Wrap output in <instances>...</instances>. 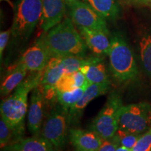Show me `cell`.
Returning a JSON list of instances; mask_svg holds the SVG:
<instances>
[{
    "label": "cell",
    "instance_id": "30bf717a",
    "mask_svg": "<svg viewBox=\"0 0 151 151\" xmlns=\"http://www.w3.org/2000/svg\"><path fill=\"white\" fill-rule=\"evenodd\" d=\"M109 83L91 84L87 87L82 97L74 105L72 106L68 111L67 116L69 125L77 123L82 117L87 106L95 98L105 94L109 91Z\"/></svg>",
    "mask_w": 151,
    "mask_h": 151
},
{
    "label": "cell",
    "instance_id": "d6a6232c",
    "mask_svg": "<svg viewBox=\"0 0 151 151\" xmlns=\"http://www.w3.org/2000/svg\"><path fill=\"white\" fill-rule=\"evenodd\" d=\"M67 1H74V0H67Z\"/></svg>",
    "mask_w": 151,
    "mask_h": 151
},
{
    "label": "cell",
    "instance_id": "e575fe53",
    "mask_svg": "<svg viewBox=\"0 0 151 151\" xmlns=\"http://www.w3.org/2000/svg\"><path fill=\"white\" fill-rule=\"evenodd\" d=\"M131 151H132V150H131Z\"/></svg>",
    "mask_w": 151,
    "mask_h": 151
},
{
    "label": "cell",
    "instance_id": "f1b7e54d",
    "mask_svg": "<svg viewBox=\"0 0 151 151\" xmlns=\"http://www.w3.org/2000/svg\"><path fill=\"white\" fill-rule=\"evenodd\" d=\"M73 81H74L75 88H81L85 86H89V83L87 81L86 75L81 70L77 71L72 73Z\"/></svg>",
    "mask_w": 151,
    "mask_h": 151
},
{
    "label": "cell",
    "instance_id": "7c38bea8",
    "mask_svg": "<svg viewBox=\"0 0 151 151\" xmlns=\"http://www.w3.org/2000/svg\"><path fill=\"white\" fill-rule=\"evenodd\" d=\"M65 13V0H42V15L39 24L43 32L59 24Z\"/></svg>",
    "mask_w": 151,
    "mask_h": 151
},
{
    "label": "cell",
    "instance_id": "8992f818",
    "mask_svg": "<svg viewBox=\"0 0 151 151\" xmlns=\"http://www.w3.org/2000/svg\"><path fill=\"white\" fill-rule=\"evenodd\" d=\"M119 129L143 134L151 127V104L139 102L122 105L119 112Z\"/></svg>",
    "mask_w": 151,
    "mask_h": 151
},
{
    "label": "cell",
    "instance_id": "44dd1931",
    "mask_svg": "<svg viewBox=\"0 0 151 151\" xmlns=\"http://www.w3.org/2000/svg\"><path fill=\"white\" fill-rule=\"evenodd\" d=\"M88 86L77 88L67 92H57L56 97L62 109L68 113L69 109L75 104L83 95Z\"/></svg>",
    "mask_w": 151,
    "mask_h": 151
},
{
    "label": "cell",
    "instance_id": "8fae6325",
    "mask_svg": "<svg viewBox=\"0 0 151 151\" xmlns=\"http://www.w3.org/2000/svg\"><path fill=\"white\" fill-rule=\"evenodd\" d=\"M44 94L41 84L32 90L27 116V126L33 136H40L43 116Z\"/></svg>",
    "mask_w": 151,
    "mask_h": 151
},
{
    "label": "cell",
    "instance_id": "ffe728a7",
    "mask_svg": "<svg viewBox=\"0 0 151 151\" xmlns=\"http://www.w3.org/2000/svg\"><path fill=\"white\" fill-rule=\"evenodd\" d=\"M139 45L141 64L151 79V33L142 34L139 39Z\"/></svg>",
    "mask_w": 151,
    "mask_h": 151
},
{
    "label": "cell",
    "instance_id": "7402d4cb",
    "mask_svg": "<svg viewBox=\"0 0 151 151\" xmlns=\"http://www.w3.org/2000/svg\"><path fill=\"white\" fill-rule=\"evenodd\" d=\"M60 58L64 73L67 74H72L76 71H79L89 62L90 60V58L79 56H65Z\"/></svg>",
    "mask_w": 151,
    "mask_h": 151
},
{
    "label": "cell",
    "instance_id": "3957f363",
    "mask_svg": "<svg viewBox=\"0 0 151 151\" xmlns=\"http://www.w3.org/2000/svg\"><path fill=\"white\" fill-rule=\"evenodd\" d=\"M108 55L113 76L120 83L134 80L138 69L132 49L120 34H114L111 39V48Z\"/></svg>",
    "mask_w": 151,
    "mask_h": 151
},
{
    "label": "cell",
    "instance_id": "4316f807",
    "mask_svg": "<svg viewBox=\"0 0 151 151\" xmlns=\"http://www.w3.org/2000/svg\"><path fill=\"white\" fill-rule=\"evenodd\" d=\"M120 141L116 134L110 139H104L101 146L97 151H116L119 146H120Z\"/></svg>",
    "mask_w": 151,
    "mask_h": 151
},
{
    "label": "cell",
    "instance_id": "4fadbf2b",
    "mask_svg": "<svg viewBox=\"0 0 151 151\" xmlns=\"http://www.w3.org/2000/svg\"><path fill=\"white\" fill-rule=\"evenodd\" d=\"M69 138L76 151H97L104 139L92 130L71 128Z\"/></svg>",
    "mask_w": 151,
    "mask_h": 151
},
{
    "label": "cell",
    "instance_id": "d6986e66",
    "mask_svg": "<svg viewBox=\"0 0 151 151\" xmlns=\"http://www.w3.org/2000/svg\"><path fill=\"white\" fill-rule=\"evenodd\" d=\"M93 8L106 20H114L119 16L120 6L118 0H82Z\"/></svg>",
    "mask_w": 151,
    "mask_h": 151
},
{
    "label": "cell",
    "instance_id": "83f0119b",
    "mask_svg": "<svg viewBox=\"0 0 151 151\" xmlns=\"http://www.w3.org/2000/svg\"><path fill=\"white\" fill-rule=\"evenodd\" d=\"M11 35V29H9L5 31H1L0 33V60L2 62L3 54L4 50L8 44L9 38Z\"/></svg>",
    "mask_w": 151,
    "mask_h": 151
},
{
    "label": "cell",
    "instance_id": "2e32d148",
    "mask_svg": "<svg viewBox=\"0 0 151 151\" xmlns=\"http://www.w3.org/2000/svg\"><path fill=\"white\" fill-rule=\"evenodd\" d=\"M80 70L86 75L89 85L109 83V80L103 58H90L89 62Z\"/></svg>",
    "mask_w": 151,
    "mask_h": 151
},
{
    "label": "cell",
    "instance_id": "f546056e",
    "mask_svg": "<svg viewBox=\"0 0 151 151\" xmlns=\"http://www.w3.org/2000/svg\"><path fill=\"white\" fill-rule=\"evenodd\" d=\"M130 2L137 4H148L150 3L151 0H128Z\"/></svg>",
    "mask_w": 151,
    "mask_h": 151
},
{
    "label": "cell",
    "instance_id": "4dcf8cb0",
    "mask_svg": "<svg viewBox=\"0 0 151 151\" xmlns=\"http://www.w3.org/2000/svg\"><path fill=\"white\" fill-rule=\"evenodd\" d=\"M131 150H132L131 149L127 148V147L120 145V146H119L118 147V148L116 149V151H131Z\"/></svg>",
    "mask_w": 151,
    "mask_h": 151
},
{
    "label": "cell",
    "instance_id": "9c48e42d",
    "mask_svg": "<svg viewBox=\"0 0 151 151\" xmlns=\"http://www.w3.org/2000/svg\"><path fill=\"white\" fill-rule=\"evenodd\" d=\"M50 56L41 35L35 43L22 54L20 62H22L29 72H38L44 70Z\"/></svg>",
    "mask_w": 151,
    "mask_h": 151
},
{
    "label": "cell",
    "instance_id": "5bb4252c",
    "mask_svg": "<svg viewBox=\"0 0 151 151\" xmlns=\"http://www.w3.org/2000/svg\"><path fill=\"white\" fill-rule=\"evenodd\" d=\"M87 47L97 55H109L111 48V39L109 34L100 30L77 27Z\"/></svg>",
    "mask_w": 151,
    "mask_h": 151
},
{
    "label": "cell",
    "instance_id": "1f68e13d",
    "mask_svg": "<svg viewBox=\"0 0 151 151\" xmlns=\"http://www.w3.org/2000/svg\"><path fill=\"white\" fill-rule=\"evenodd\" d=\"M1 1H7V2L10 4V5H11V6H13V4H12V3L11 2L10 0H1Z\"/></svg>",
    "mask_w": 151,
    "mask_h": 151
},
{
    "label": "cell",
    "instance_id": "ba28073f",
    "mask_svg": "<svg viewBox=\"0 0 151 151\" xmlns=\"http://www.w3.org/2000/svg\"><path fill=\"white\" fill-rule=\"evenodd\" d=\"M71 20L77 27L100 30L109 34L106 20L88 3L80 0L68 1Z\"/></svg>",
    "mask_w": 151,
    "mask_h": 151
},
{
    "label": "cell",
    "instance_id": "d4e9b609",
    "mask_svg": "<svg viewBox=\"0 0 151 151\" xmlns=\"http://www.w3.org/2000/svg\"><path fill=\"white\" fill-rule=\"evenodd\" d=\"M132 151H151V127L146 132L142 134Z\"/></svg>",
    "mask_w": 151,
    "mask_h": 151
},
{
    "label": "cell",
    "instance_id": "836d02e7",
    "mask_svg": "<svg viewBox=\"0 0 151 151\" xmlns=\"http://www.w3.org/2000/svg\"><path fill=\"white\" fill-rule=\"evenodd\" d=\"M150 4H151V1H150Z\"/></svg>",
    "mask_w": 151,
    "mask_h": 151
},
{
    "label": "cell",
    "instance_id": "5b68a950",
    "mask_svg": "<svg viewBox=\"0 0 151 151\" xmlns=\"http://www.w3.org/2000/svg\"><path fill=\"white\" fill-rule=\"evenodd\" d=\"M122 105L120 95L117 92H112L92 121L90 130L96 132L103 139L113 137L119 128V112Z\"/></svg>",
    "mask_w": 151,
    "mask_h": 151
},
{
    "label": "cell",
    "instance_id": "e0dca14e",
    "mask_svg": "<svg viewBox=\"0 0 151 151\" xmlns=\"http://www.w3.org/2000/svg\"><path fill=\"white\" fill-rule=\"evenodd\" d=\"M64 74L60 57H52L43 70L41 86L43 91L56 90V84Z\"/></svg>",
    "mask_w": 151,
    "mask_h": 151
},
{
    "label": "cell",
    "instance_id": "ac0fdd59",
    "mask_svg": "<svg viewBox=\"0 0 151 151\" xmlns=\"http://www.w3.org/2000/svg\"><path fill=\"white\" fill-rule=\"evenodd\" d=\"M27 71L25 66L22 62H19L3 80L0 89L1 95L6 97L16 89L23 81Z\"/></svg>",
    "mask_w": 151,
    "mask_h": 151
},
{
    "label": "cell",
    "instance_id": "7a4b0ae2",
    "mask_svg": "<svg viewBox=\"0 0 151 151\" xmlns=\"http://www.w3.org/2000/svg\"><path fill=\"white\" fill-rule=\"evenodd\" d=\"M42 35L51 58L65 56L86 58L87 46L71 18L64 19Z\"/></svg>",
    "mask_w": 151,
    "mask_h": 151
},
{
    "label": "cell",
    "instance_id": "6da1fadb",
    "mask_svg": "<svg viewBox=\"0 0 151 151\" xmlns=\"http://www.w3.org/2000/svg\"><path fill=\"white\" fill-rule=\"evenodd\" d=\"M43 70L33 72L14 90V92L1 101L0 106L1 118L13 128L18 137H22L24 120L27 109L29 92L41 84Z\"/></svg>",
    "mask_w": 151,
    "mask_h": 151
},
{
    "label": "cell",
    "instance_id": "484cf974",
    "mask_svg": "<svg viewBox=\"0 0 151 151\" xmlns=\"http://www.w3.org/2000/svg\"><path fill=\"white\" fill-rule=\"evenodd\" d=\"M57 92H67L74 89V81L72 74L64 73L56 84Z\"/></svg>",
    "mask_w": 151,
    "mask_h": 151
},
{
    "label": "cell",
    "instance_id": "cb8c5ba5",
    "mask_svg": "<svg viewBox=\"0 0 151 151\" xmlns=\"http://www.w3.org/2000/svg\"><path fill=\"white\" fill-rule=\"evenodd\" d=\"M116 134L118 136L120 139V144L122 146L127 147V148L132 150L137 143V141L139 139V138L141 137V136L142 135V134L131 133V132L124 131V130L118 128Z\"/></svg>",
    "mask_w": 151,
    "mask_h": 151
},
{
    "label": "cell",
    "instance_id": "52a82bcc",
    "mask_svg": "<svg viewBox=\"0 0 151 151\" xmlns=\"http://www.w3.org/2000/svg\"><path fill=\"white\" fill-rule=\"evenodd\" d=\"M68 116L63 109L50 111L41 128V136L52 143L56 151H63L68 137Z\"/></svg>",
    "mask_w": 151,
    "mask_h": 151
},
{
    "label": "cell",
    "instance_id": "603a6c76",
    "mask_svg": "<svg viewBox=\"0 0 151 151\" xmlns=\"http://www.w3.org/2000/svg\"><path fill=\"white\" fill-rule=\"evenodd\" d=\"M19 139L16 131L11 128L2 118L0 120V147L4 148L9 143Z\"/></svg>",
    "mask_w": 151,
    "mask_h": 151
},
{
    "label": "cell",
    "instance_id": "277c9868",
    "mask_svg": "<svg viewBox=\"0 0 151 151\" xmlns=\"http://www.w3.org/2000/svg\"><path fill=\"white\" fill-rule=\"evenodd\" d=\"M14 11L11 36L18 42H26L40 22L42 0H17Z\"/></svg>",
    "mask_w": 151,
    "mask_h": 151
},
{
    "label": "cell",
    "instance_id": "9a60e30c",
    "mask_svg": "<svg viewBox=\"0 0 151 151\" xmlns=\"http://www.w3.org/2000/svg\"><path fill=\"white\" fill-rule=\"evenodd\" d=\"M2 151H56L52 143L41 136L20 137L1 149Z\"/></svg>",
    "mask_w": 151,
    "mask_h": 151
}]
</instances>
